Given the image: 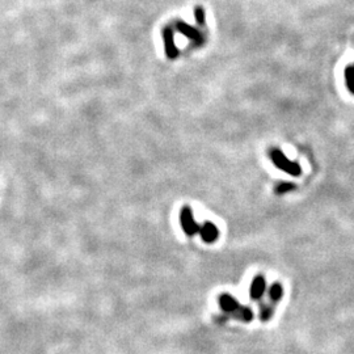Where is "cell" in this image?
<instances>
[{"label": "cell", "mask_w": 354, "mask_h": 354, "mask_svg": "<svg viewBox=\"0 0 354 354\" xmlns=\"http://www.w3.org/2000/svg\"><path fill=\"white\" fill-rule=\"evenodd\" d=\"M270 159H272V162L274 163L277 168L282 169V171H285V172L290 173V175L292 176L300 175L299 164L289 160L279 150H272V151H270Z\"/></svg>", "instance_id": "1"}, {"label": "cell", "mask_w": 354, "mask_h": 354, "mask_svg": "<svg viewBox=\"0 0 354 354\" xmlns=\"http://www.w3.org/2000/svg\"><path fill=\"white\" fill-rule=\"evenodd\" d=\"M180 223H181V227L184 230L188 236H193L196 235L198 231H200L201 226L196 223V220L193 218V211L189 209L188 206H185L181 210L180 213Z\"/></svg>", "instance_id": "2"}, {"label": "cell", "mask_w": 354, "mask_h": 354, "mask_svg": "<svg viewBox=\"0 0 354 354\" xmlns=\"http://www.w3.org/2000/svg\"><path fill=\"white\" fill-rule=\"evenodd\" d=\"M266 291V279L262 275H256L252 279L251 287H249V296L252 300H261Z\"/></svg>", "instance_id": "3"}, {"label": "cell", "mask_w": 354, "mask_h": 354, "mask_svg": "<svg viewBox=\"0 0 354 354\" xmlns=\"http://www.w3.org/2000/svg\"><path fill=\"white\" fill-rule=\"evenodd\" d=\"M200 235L201 239H202L205 243H214L217 240L218 236H219V231H218L217 226L210 222H206L205 224H202L200 227Z\"/></svg>", "instance_id": "4"}, {"label": "cell", "mask_w": 354, "mask_h": 354, "mask_svg": "<svg viewBox=\"0 0 354 354\" xmlns=\"http://www.w3.org/2000/svg\"><path fill=\"white\" fill-rule=\"evenodd\" d=\"M239 306H240L239 302L235 299L234 296L230 295V294H222V295L219 296L220 309H222L224 313H227V315H232V313L239 308Z\"/></svg>", "instance_id": "5"}, {"label": "cell", "mask_w": 354, "mask_h": 354, "mask_svg": "<svg viewBox=\"0 0 354 354\" xmlns=\"http://www.w3.org/2000/svg\"><path fill=\"white\" fill-rule=\"evenodd\" d=\"M231 316L237 320H240L243 323H249V321L253 320V311L247 306H239V308H237Z\"/></svg>", "instance_id": "6"}, {"label": "cell", "mask_w": 354, "mask_h": 354, "mask_svg": "<svg viewBox=\"0 0 354 354\" xmlns=\"http://www.w3.org/2000/svg\"><path fill=\"white\" fill-rule=\"evenodd\" d=\"M282 295H283V289L279 283H273L270 287L268 289V302L272 303V304H277V303L281 300Z\"/></svg>", "instance_id": "7"}, {"label": "cell", "mask_w": 354, "mask_h": 354, "mask_svg": "<svg viewBox=\"0 0 354 354\" xmlns=\"http://www.w3.org/2000/svg\"><path fill=\"white\" fill-rule=\"evenodd\" d=\"M164 40H165V50H167V55L169 58H175L177 55V50L173 44V35L169 28H167L164 31Z\"/></svg>", "instance_id": "8"}, {"label": "cell", "mask_w": 354, "mask_h": 354, "mask_svg": "<svg viewBox=\"0 0 354 354\" xmlns=\"http://www.w3.org/2000/svg\"><path fill=\"white\" fill-rule=\"evenodd\" d=\"M273 313H274V304L269 302H261L260 303V319L261 321H268L272 319Z\"/></svg>", "instance_id": "9"}, {"label": "cell", "mask_w": 354, "mask_h": 354, "mask_svg": "<svg viewBox=\"0 0 354 354\" xmlns=\"http://www.w3.org/2000/svg\"><path fill=\"white\" fill-rule=\"evenodd\" d=\"M345 80H346L347 88L354 95V65L347 66L345 70Z\"/></svg>", "instance_id": "10"}, {"label": "cell", "mask_w": 354, "mask_h": 354, "mask_svg": "<svg viewBox=\"0 0 354 354\" xmlns=\"http://www.w3.org/2000/svg\"><path fill=\"white\" fill-rule=\"evenodd\" d=\"M179 28H180V31L184 33V35H186V36H189V37H192V40H198L200 41L201 40V37H200V35L197 33L196 31H192L188 25H185V24H179Z\"/></svg>", "instance_id": "11"}, {"label": "cell", "mask_w": 354, "mask_h": 354, "mask_svg": "<svg viewBox=\"0 0 354 354\" xmlns=\"http://www.w3.org/2000/svg\"><path fill=\"white\" fill-rule=\"evenodd\" d=\"M196 16H197V20H198V23H203V18H205V14H203L202 8H197L196 10Z\"/></svg>", "instance_id": "12"}, {"label": "cell", "mask_w": 354, "mask_h": 354, "mask_svg": "<svg viewBox=\"0 0 354 354\" xmlns=\"http://www.w3.org/2000/svg\"><path fill=\"white\" fill-rule=\"evenodd\" d=\"M282 188H277V193H285L287 192V190L292 189L294 188V185H291V184H289V185H281Z\"/></svg>", "instance_id": "13"}]
</instances>
